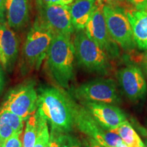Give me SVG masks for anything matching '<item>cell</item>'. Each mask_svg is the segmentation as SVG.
Here are the masks:
<instances>
[{
    "label": "cell",
    "instance_id": "1",
    "mask_svg": "<svg viewBox=\"0 0 147 147\" xmlns=\"http://www.w3.org/2000/svg\"><path fill=\"white\" fill-rule=\"evenodd\" d=\"M72 101L70 95L57 88H41L38 94V111L49 123L51 129L69 134L75 127Z\"/></svg>",
    "mask_w": 147,
    "mask_h": 147
},
{
    "label": "cell",
    "instance_id": "2",
    "mask_svg": "<svg viewBox=\"0 0 147 147\" xmlns=\"http://www.w3.org/2000/svg\"><path fill=\"white\" fill-rule=\"evenodd\" d=\"M46 57L52 78L60 87L68 89L74 78L75 51L71 36L55 35Z\"/></svg>",
    "mask_w": 147,
    "mask_h": 147
},
{
    "label": "cell",
    "instance_id": "3",
    "mask_svg": "<svg viewBox=\"0 0 147 147\" xmlns=\"http://www.w3.org/2000/svg\"><path fill=\"white\" fill-rule=\"evenodd\" d=\"M75 57L86 70L107 75L111 70L110 58L97 44L92 40L84 29L77 30L73 40Z\"/></svg>",
    "mask_w": 147,
    "mask_h": 147
},
{
    "label": "cell",
    "instance_id": "4",
    "mask_svg": "<svg viewBox=\"0 0 147 147\" xmlns=\"http://www.w3.org/2000/svg\"><path fill=\"white\" fill-rule=\"evenodd\" d=\"M55 36L52 31L36 20L23 48V57L26 66L31 69L40 68Z\"/></svg>",
    "mask_w": 147,
    "mask_h": 147
},
{
    "label": "cell",
    "instance_id": "5",
    "mask_svg": "<svg viewBox=\"0 0 147 147\" xmlns=\"http://www.w3.org/2000/svg\"><path fill=\"white\" fill-rule=\"evenodd\" d=\"M71 94L80 102L118 105L121 103L117 85L111 78H97L74 88Z\"/></svg>",
    "mask_w": 147,
    "mask_h": 147
},
{
    "label": "cell",
    "instance_id": "6",
    "mask_svg": "<svg viewBox=\"0 0 147 147\" xmlns=\"http://www.w3.org/2000/svg\"><path fill=\"white\" fill-rule=\"evenodd\" d=\"M103 12L112 38L124 51H134L137 46L125 9L118 5L104 3Z\"/></svg>",
    "mask_w": 147,
    "mask_h": 147
},
{
    "label": "cell",
    "instance_id": "7",
    "mask_svg": "<svg viewBox=\"0 0 147 147\" xmlns=\"http://www.w3.org/2000/svg\"><path fill=\"white\" fill-rule=\"evenodd\" d=\"M75 127L87 137L96 140L104 147H117L122 139L115 130H107L101 127L83 106L72 101Z\"/></svg>",
    "mask_w": 147,
    "mask_h": 147
},
{
    "label": "cell",
    "instance_id": "8",
    "mask_svg": "<svg viewBox=\"0 0 147 147\" xmlns=\"http://www.w3.org/2000/svg\"><path fill=\"white\" fill-rule=\"evenodd\" d=\"M103 6L104 3L102 0H96L94 10L84 30L89 38L104 50L110 59H115L120 55V49L118 44L108 32L103 12Z\"/></svg>",
    "mask_w": 147,
    "mask_h": 147
},
{
    "label": "cell",
    "instance_id": "9",
    "mask_svg": "<svg viewBox=\"0 0 147 147\" xmlns=\"http://www.w3.org/2000/svg\"><path fill=\"white\" fill-rule=\"evenodd\" d=\"M38 20L55 35L71 36L74 31L68 5H47L40 0L36 2Z\"/></svg>",
    "mask_w": 147,
    "mask_h": 147
},
{
    "label": "cell",
    "instance_id": "10",
    "mask_svg": "<svg viewBox=\"0 0 147 147\" xmlns=\"http://www.w3.org/2000/svg\"><path fill=\"white\" fill-rule=\"evenodd\" d=\"M38 98L34 84H23L10 91L0 109L12 112L27 121L38 110Z\"/></svg>",
    "mask_w": 147,
    "mask_h": 147
},
{
    "label": "cell",
    "instance_id": "11",
    "mask_svg": "<svg viewBox=\"0 0 147 147\" xmlns=\"http://www.w3.org/2000/svg\"><path fill=\"white\" fill-rule=\"evenodd\" d=\"M121 90L130 101L137 102L146 96L147 84L140 67L129 65L119 69L117 75Z\"/></svg>",
    "mask_w": 147,
    "mask_h": 147
},
{
    "label": "cell",
    "instance_id": "12",
    "mask_svg": "<svg viewBox=\"0 0 147 147\" xmlns=\"http://www.w3.org/2000/svg\"><path fill=\"white\" fill-rule=\"evenodd\" d=\"M101 127L107 130H115L125 122L123 110L112 104L97 102H80Z\"/></svg>",
    "mask_w": 147,
    "mask_h": 147
},
{
    "label": "cell",
    "instance_id": "13",
    "mask_svg": "<svg viewBox=\"0 0 147 147\" xmlns=\"http://www.w3.org/2000/svg\"><path fill=\"white\" fill-rule=\"evenodd\" d=\"M19 43L17 36L7 22L0 24V64L6 70L12 69L17 59Z\"/></svg>",
    "mask_w": 147,
    "mask_h": 147
},
{
    "label": "cell",
    "instance_id": "14",
    "mask_svg": "<svg viewBox=\"0 0 147 147\" xmlns=\"http://www.w3.org/2000/svg\"><path fill=\"white\" fill-rule=\"evenodd\" d=\"M29 0H5V18L11 29L19 30L29 21Z\"/></svg>",
    "mask_w": 147,
    "mask_h": 147
},
{
    "label": "cell",
    "instance_id": "15",
    "mask_svg": "<svg viewBox=\"0 0 147 147\" xmlns=\"http://www.w3.org/2000/svg\"><path fill=\"white\" fill-rule=\"evenodd\" d=\"M133 31L134 38L140 50H147V10H138L131 6L126 9Z\"/></svg>",
    "mask_w": 147,
    "mask_h": 147
},
{
    "label": "cell",
    "instance_id": "16",
    "mask_svg": "<svg viewBox=\"0 0 147 147\" xmlns=\"http://www.w3.org/2000/svg\"><path fill=\"white\" fill-rule=\"evenodd\" d=\"M96 0H76L69 6L71 23L76 30L84 29L94 10Z\"/></svg>",
    "mask_w": 147,
    "mask_h": 147
},
{
    "label": "cell",
    "instance_id": "17",
    "mask_svg": "<svg viewBox=\"0 0 147 147\" xmlns=\"http://www.w3.org/2000/svg\"><path fill=\"white\" fill-rule=\"evenodd\" d=\"M39 127V113L38 110L26 121L22 138V147H34Z\"/></svg>",
    "mask_w": 147,
    "mask_h": 147
},
{
    "label": "cell",
    "instance_id": "18",
    "mask_svg": "<svg viewBox=\"0 0 147 147\" xmlns=\"http://www.w3.org/2000/svg\"><path fill=\"white\" fill-rule=\"evenodd\" d=\"M115 131L128 147H146L142 139L128 121H126Z\"/></svg>",
    "mask_w": 147,
    "mask_h": 147
},
{
    "label": "cell",
    "instance_id": "19",
    "mask_svg": "<svg viewBox=\"0 0 147 147\" xmlns=\"http://www.w3.org/2000/svg\"><path fill=\"white\" fill-rule=\"evenodd\" d=\"M0 121L10 125L14 132L23 130L25 120L8 110L0 109Z\"/></svg>",
    "mask_w": 147,
    "mask_h": 147
},
{
    "label": "cell",
    "instance_id": "20",
    "mask_svg": "<svg viewBox=\"0 0 147 147\" xmlns=\"http://www.w3.org/2000/svg\"><path fill=\"white\" fill-rule=\"evenodd\" d=\"M49 138H50V132L49 130L48 122L47 119L39 113L38 133L34 147H47Z\"/></svg>",
    "mask_w": 147,
    "mask_h": 147
},
{
    "label": "cell",
    "instance_id": "21",
    "mask_svg": "<svg viewBox=\"0 0 147 147\" xmlns=\"http://www.w3.org/2000/svg\"><path fill=\"white\" fill-rule=\"evenodd\" d=\"M14 133L10 125L0 121V146L4 147L6 141Z\"/></svg>",
    "mask_w": 147,
    "mask_h": 147
},
{
    "label": "cell",
    "instance_id": "22",
    "mask_svg": "<svg viewBox=\"0 0 147 147\" xmlns=\"http://www.w3.org/2000/svg\"><path fill=\"white\" fill-rule=\"evenodd\" d=\"M61 147H82L80 141L69 134H62Z\"/></svg>",
    "mask_w": 147,
    "mask_h": 147
},
{
    "label": "cell",
    "instance_id": "23",
    "mask_svg": "<svg viewBox=\"0 0 147 147\" xmlns=\"http://www.w3.org/2000/svg\"><path fill=\"white\" fill-rule=\"evenodd\" d=\"M23 130L18 132H14L12 136L6 141L4 147H22L21 136L23 134Z\"/></svg>",
    "mask_w": 147,
    "mask_h": 147
},
{
    "label": "cell",
    "instance_id": "24",
    "mask_svg": "<svg viewBox=\"0 0 147 147\" xmlns=\"http://www.w3.org/2000/svg\"><path fill=\"white\" fill-rule=\"evenodd\" d=\"M61 135L62 133L51 129L47 147H61Z\"/></svg>",
    "mask_w": 147,
    "mask_h": 147
},
{
    "label": "cell",
    "instance_id": "25",
    "mask_svg": "<svg viewBox=\"0 0 147 147\" xmlns=\"http://www.w3.org/2000/svg\"><path fill=\"white\" fill-rule=\"evenodd\" d=\"M132 7L138 10H147V0H126Z\"/></svg>",
    "mask_w": 147,
    "mask_h": 147
},
{
    "label": "cell",
    "instance_id": "26",
    "mask_svg": "<svg viewBox=\"0 0 147 147\" xmlns=\"http://www.w3.org/2000/svg\"><path fill=\"white\" fill-rule=\"evenodd\" d=\"M5 0H0V24L5 23Z\"/></svg>",
    "mask_w": 147,
    "mask_h": 147
},
{
    "label": "cell",
    "instance_id": "27",
    "mask_svg": "<svg viewBox=\"0 0 147 147\" xmlns=\"http://www.w3.org/2000/svg\"><path fill=\"white\" fill-rule=\"evenodd\" d=\"M84 147H104L99 144L96 140L89 137L84 140Z\"/></svg>",
    "mask_w": 147,
    "mask_h": 147
},
{
    "label": "cell",
    "instance_id": "28",
    "mask_svg": "<svg viewBox=\"0 0 147 147\" xmlns=\"http://www.w3.org/2000/svg\"><path fill=\"white\" fill-rule=\"evenodd\" d=\"M136 128H137V129L138 130L139 133L140 134V135L142 136L143 138V140H144V144L146 147H147V129H146L144 127H143L142 126H140L139 125L136 124Z\"/></svg>",
    "mask_w": 147,
    "mask_h": 147
},
{
    "label": "cell",
    "instance_id": "29",
    "mask_svg": "<svg viewBox=\"0 0 147 147\" xmlns=\"http://www.w3.org/2000/svg\"><path fill=\"white\" fill-rule=\"evenodd\" d=\"M140 61H141V63H142L143 68H144L145 72H146V74H147V50L145 51L144 54L141 56Z\"/></svg>",
    "mask_w": 147,
    "mask_h": 147
},
{
    "label": "cell",
    "instance_id": "30",
    "mask_svg": "<svg viewBox=\"0 0 147 147\" xmlns=\"http://www.w3.org/2000/svg\"><path fill=\"white\" fill-rule=\"evenodd\" d=\"M40 1L47 5H62L61 0H40Z\"/></svg>",
    "mask_w": 147,
    "mask_h": 147
},
{
    "label": "cell",
    "instance_id": "31",
    "mask_svg": "<svg viewBox=\"0 0 147 147\" xmlns=\"http://www.w3.org/2000/svg\"><path fill=\"white\" fill-rule=\"evenodd\" d=\"M3 75L1 71V67H0V91H1L3 87Z\"/></svg>",
    "mask_w": 147,
    "mask_h": 147
},
{
    "label": "cell",
    "instance_id": "32",
    "mask_svg": "<svg viewBox=\"0 0 147 147\" xmlns=\"http://www.w3.org/2000/svg\"><path fill=\"white\" fill-rule=\"evenodd\" d=\"M103 1H116V2H124L126 0H102Z\"/></svg>",
    "mask_w": 147,
    "mask_h": 147
},
{
    "label": "cell",
    "instance_id": "33",
    "mask_svg": "<svg viewBox=\"0 0 147 147\" xmlns=\"http://www.w3.org/2000/svg\"><path fill=\"white\" fill-rule=\"evenodd\" d=\"M117 147H128V146L123 142H123L120 143V144H119Z\"/></svg>",
    "mask_w": 147,
    "mask_h": 147
},
{
    "label": "cell",
    "instance_id": "34",
    "mask_svg": "<svg viewBox=\"0 0 147 147\" xmlns=\"http://www.w3.org/2000/svg\"><path fill=\"white\" fill-rule=\"evenodd\" d=\"M0 147H1V146H0Z\"/></svg>",
    "mask_w": 147,
    "mask_h": 147
}]
</instances>
